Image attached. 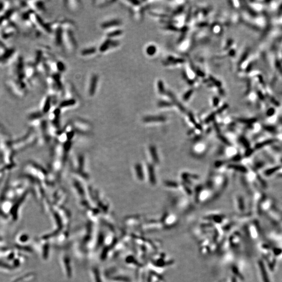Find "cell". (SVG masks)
I'll return each mask as SVG.
<instances>
[{"instance_id": "6da1fadb", "label": "cell", "mask_w": 282, "mask_h": 282, "mask_svg": "<svg viewBox=\"0 0 282 282\" xmlns=\"http://www.w3.org/2000/svg\"><path fill=\"white\" fill-rule=\"evenodd\" d=\"M62 26V41L64 49L73 53L76 51L77 47L76 39L75 35L74 24L68 20L61 21Z\"/></svg>"}, {"instance_id": "8992f818", "label": "cell", "mask_w": 282, "mask_h": 282, "mask_svg": "<svg viewBox=\"0 0 282 282\" xmlns=\"http://www.w3.org/2000/svg\"><path fill=\"white\" fill-rule=\"evenodd\" d=\"M15 55V49L13 48H8L5 49V51L0 55V65H4L9 61L11 58H12Z\"/></svg>"}, {"instance_id": "52a82bcc", "label": "cell", "mask_w": 282, "mask_h": 282, "mask_svg": "<svg viewBox=\"0 0 282 282\" xmlns=\"http://www.w3.org/2000/svg\"><path fill=\"white\" fill-rule=\"evenodd\" d=\"M98 52V49L96 47H87L81 50L80 55L84 58H90L94 57Z\"/></svg>"}, {"instance_id": "5b68a950", "label": "cell", "mask_w": 282, "mask_h": 282, "mask_svg": "<svg viewBox=\"0 0 282 282\" xmlns=\"http://www.w3.org/2000/svg\"><path fill=\"white\" fill-rule=\"evenodd\" d=\"M121 24V20L118 18H112L102 22L100 24V27L103 30L108 31L109 30L118 28Z\"/></svg>"}, {"instance_id": "277c9868", "label": "cell", "mask_w": 282, "mask_h": 282, "mask_svg": "<svg viewBox=\"0 0 282 282\" xmlns=\"http://www.w3.org/2000/svg\"><path fill=\"white\" fill-rule=\"evenodd\" d=\"M99 76L96 73H93L90 75L87 87V93L89 96H94L96 93L98 86Z\"/></svg>"}, {"instance_id": "ba28073f", "label": "cell", "mask_w": 282, "mask_h": 282, "mask_svg": "<svg viewBox=\"0 0 282 282\" xmlns=\"http://www.w3.org/2000/svg\"><path fill=\"white\" fill-rule=\"evenodd\" d=\"M31 4H28V5L31 6V9L33 10V11L35 12H43L46 11V6L45 3L42 1H33V2H29Z\"/></svg>"}, {"instance_id": "3957f363", "label": "cell", "mask_w": 282, "mask_h": 282, "mask_svg": "<svg viewBox=\"0 0 282 282\" xmlns=\"http://www.w3.org/2000/svg\"><path fill=\"white\" fill-rule=\"evenodd\" d=\"M119 45L120 42L118 40L106 38L98 48V52L99 53H105L112 50L116 49Z\"/></svg>"}, {"instance_id": "9c48e42d", "label": "cell", "mask_w": 282, "mask_h": 282, "mask_svg": "<svg viewBox=\"0 0 282 282\" xmlns=\"http://www.w3.org/2000/svg\"><path fill=\"white\" fill-rule=\"evenodd\" d=\"M123 34V31L120 28H116L114 29L109 30L106 31V37L110 39H115L116 37H120Z\"/></svg>"}, {"instance_id": "7a4b0ae2", "label": "cell", "mask_w": 282, "mask_h": 282, "mask_svg": "<svg viewBox=\"0 0 282 282\" xmlns=\"http://www.w3.org/2000/svg\"><path fill=\"white\" fill-rule=\"evenodd\" d=\"M51 32L50 35L52 37V41L55 47L58 49L64 50V47L62 41V26L61 22H55L50 23Z\"/></svg>"}, {"instance_id": "30bf717a", "label": "cell", "mask_w": 282, "mask_h": 282, "mask_svg": "<svg viewBox=\"0 0 282 282\" xmlns=\"http://www.w3.org/2000/svg\"><path fill=\"white\" fill-rule=\"evenodd\" d=\"M147 52L149 55H152V54H154V53L155 52V48L154 47H149L147 49Z\"/></svg>"}]
</instances>
